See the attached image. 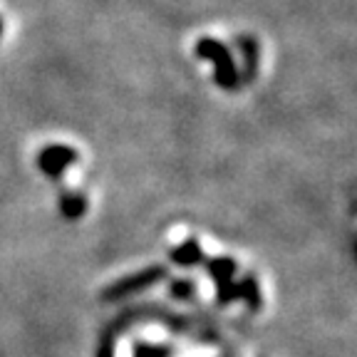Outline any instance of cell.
I'll use <instances>...</instances> for the list:
<instances>
[{"instance_id": "4", "label": "cell", "mask_w": 357, "mask_h": 357, "mask_svg": "<svg viewBox=\"0 0 357 357\" xmlns=\"http://www.w3.org/2000/svg\"><path fill=\"white\" fill-rule=\"evenodd\" d=\"M0 33H3V22H0Z\"/></svg>"}, {"instance_id": "1", "label": "cell", "mask_w": 357, "mask_h": 357, "mask_svg": "<svg viewBox=\"0 0 357 357\" xmlns=\"http://www.w3.org/2000/svg\"><path fill=\"white\" fill-rule=\"evenodd\" d=\"M75 162V151H70L67 146H50V149H45L43 156H40V167H43L45 174H50V176H57L67 164Z\"/></svg>"}, {"instance_id": "2", "label": "cell", "mask_w": 357, "mask_h": 357, "mask_svg": "<svg viewBox=\"0 0 357 357\" xmlns=\"http://www.w3.org/2000/svg\"><path fill=\"white\" fill-rule=\"evenodd\" d=\"M62 211H65V216L77 218L79 213L84 211V201H82V196H67V199L62 201Z\"/></svg>"}, {"instance_id": "3", "label": "cell", "mask_w": 357, "mask_h": 357, "mask_svg": "<svg viewBox=\"0 0 357 357\" xmlns=\"http://www.w3.org/2000/svg\"><path fill=\"white\" fill-rule=\"evenodd\" d=\"M100 357H112V352H109V347H105V350H102V355Z\"/></svg>"}]
</instances>
